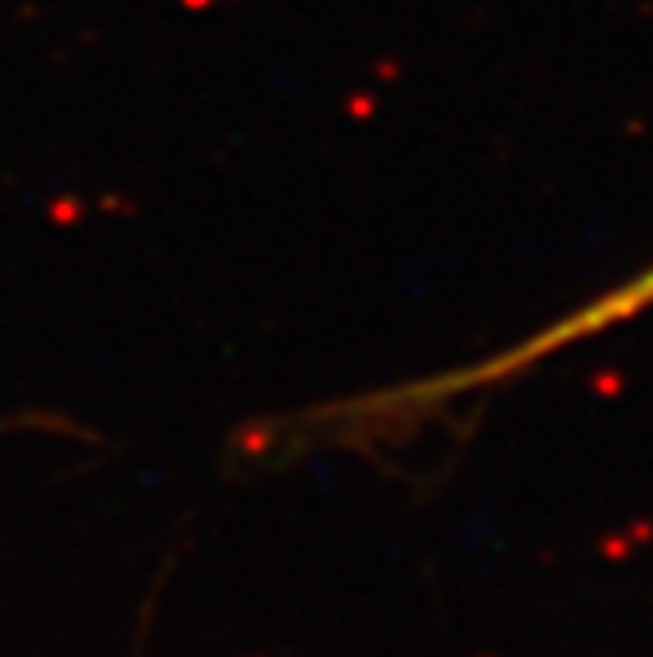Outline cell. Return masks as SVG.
<instances>
[{"label": "cell", "mask_w": 653, "mask_h": 657, "mask_svg": "<svg viewBox=\"0 0 653 657\" xmlns=\"http://www.w3.org/2000/svg\"><path fill=\"white\" fill-rule=\"evenodd\" d=\"M653 307V264L634 272L622 284L606 287L594 300L579 303L575 312L559 315L547 327L532 331L520 343H508L492 355L476 358L469 366H453V371L430 374V378H410L394 382V386L370 390V394H354L335 406L339 422H343L346 437L354 442H390V437H405L422 422L438 417L441 410L456 406L464 398H476L484 390H496L516 382L520 374L535 371L547 358L563 355L571 346L586 343V338L606 335L611 327L637 320L642 312Z\"/></svg>", "instance_id": "1"}]
</instances>
